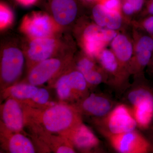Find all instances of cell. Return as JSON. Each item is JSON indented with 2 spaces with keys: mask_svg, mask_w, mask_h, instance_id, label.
I'll list each match as a JSON object with an SVG mask.
<instances>
[{
  "mask_svg": "<svg viewBox=\"0 0 153 153\" xmlns=\"http://www.w3.org/2000/svg\"><path fill=\"white\" fill-rule=\"evenodd\" d=\"M59 26L53 18L42 13H33L23 19L21 30L31 39L52 37Z\"/></svg>",
  "mask_w": 153,
  "mask_h": 153,
  "instance_id": "cell-6",
  "label": "cell"
},
{
  "mask_svg": "<svg viewBox=\"0 0 153 153\" xmlns=\"http://www.w3.org/2000/svg\"><path fill=\"white\" fill-rule=\"evenodd\" d=\"M38 88L29 83L16 84L9 88V93L14 98L19 100L32 99L37 92Z\"/></svg>",
  "mask_w": 153,
  "mask_h": 153,
  "instance_id": "cell-22",
  "label": "cell"
},
{
  "mask_svg": "<svg viewBox=\"0 0 153 153\" xmlns=\"http://www.w3.org/2000/svg\"><path fill=\"white\" fill-rule=\"evenodd\" d=\"M25 63V55L16 46L4 48L1 57V77L2 82L10 85L21 76Z\"/></svg>",
  "mask_w": 153,
  "mask_h": 153,
  "instance_id": "cell-7",
  "label": "cell"
},
{
  "mask_svg": "<svg viewBox=\"0 0 153 153\" xmlns=\"http://www.w3.org/2000/svg\"><path fill=\"white\" fill-rule=\"evenodd\" d=\"M49 94L47 89L38 88L37 92L32 98L33 101L39 104H46L49 100Z\"/></svg>",
  "mask_w": 153,
  "mask_h": 153,
  "instance_id": "cell-25",
  "label": "cell"
},
{
  "mask_svg": "<svg viewBox=\"0 0 153 153\" xmlns=\"http://www.w3.org/2000/svg\"><path fill=\"white\" fill-rule=\"evenodd\" d=\"M71 141L79 150L88 151L97 148L99 140L90 129L83 124H79L68 134Z\"/></svg>",
  "mask_w": 153,
  "mask_h": 153,
  "instance_id": "cell-19",
  "label": "cell"
},
{
  "mask_svg": "<svg viewBox=\"0 0 153 153\" xmlns=\"http://www.w3.org/2000/svg\"><path fill=\"white\" fill-rule=\"evenodd\" d=\"M149 66H150L151 69H152V70L153 71V55L152 57V60H151Z\"/></svg>",
  "mask_w": 153,
  "mask_h": 153,
  "instance_id": "cell-29",
  "label": "cell"
},
{
  "mask_svg": "<svg viewBox=\"0 0 153 153\" xmlns=\"http://www.w3.org/2000/svg\"><path fill=\"white\" fill-rule=\"evenodd\" d=\"M106 134H115L135 129L137 123L131 109L124 104L118 105L104 118Z\"/></svg>",
  "mask_w": 153,
  "mask_h": 153,
  "instance_id": "cell-9",
  "label": "cell"
},
{
  "mask_svg": "<svg viewBox=\"0 0 153 153\" xmlns=\"http://www.w3.org/2000/svg\"><path fill=\"white\" fill-rule=\"evenodd\" d=\"M9 152L12 153H34L33 143L24 135L16 132L10 137L8 143Z\"/></svg>",
  "mask_w": 153,
  "mask_h": 153,
  "instance_id": "cell-21",
  "label": "cell"
},
{
  "mask_svg": "<svg viewBox=\"0 0 153 153\" xmlns=\"http://www.w3.org/2000/svg\"><path fill=\"white\" fill-rule=\"evenodd\" d=\"M84 1L88 2H91L97 3L98 1L99 0H84Z\"/></svg>",
  "mask_w": 153,
  "mask_h": 153,
  "instance_id": "cell-30",
  "label": "cell"
},
{
  "mask_svg": "<svg viewBox=\"0 0 153 153\" xmlns=\"http://www.w3.org/2000/svg\"><path fill=\"white\" fill-rule=\"evenodd\" d=\"M88 86L85 77L75 66L57 79L56 92L61 100L82 99L86 96Z\"/></svg>",
  "mask_w": 153,
  "mask_h": 153,
  "instance_id": "cell-5",
  "label": "cell"
},
{
  "mask_svg": "<svg viewBox=\"0 0 153 153\" xmlns=\"http://www.w3.org/2000/svg\"><path fill=\"white\" fill-rule=\"evenodd\" d=\"M82 22L78 27V42L84 53L97 60L119 32L102 27L94 22Z\"/></svg>",
  "mask_w": 153,
  "mask_h": 153,
  "instance_id": "cell-1",
  "label": "cell"
},
{
  "mask_svg": "<svg viewBox=\"0 0 153 153\" xmlns=\"http://www.w3.org/2000/svg\"><path fill=\"white\" fill-rule=\"evenodd\" d=\"M91 16L93 22L96 25L114 31H126L127 27L130 26L124 19L120 11L107 10L98 2L96 3L92 7Z\"/></svg>",
  "mask_w": 153,
  "mask_h": 153,
  "instance_id": "cell-13",
  "label": "cell"
},
{
  "mask_svg": "<svg viewBox=\"0 0 153 153\" xmlns=\"http://www.w3.org/2000/svg\"><path fill=\"white\" fill-rule=\"evenodd\" d=\"M97 60L106 74L107 83L117 88L127 84L131 74L120 64L111 49H103Z\"/></svg>",
  "mask_w": 153,
  "mask_h": 153,
  "instance_id": "cell-10",
  "label": "cell"
},
{
  "mask_svg": "<svg viewBox=\"0 0 153 153\" xmlns=\"http://www.w3.org/2000/svg\"><path fill=\"white\" fill-rule=\"evenodd\" d=\"M45 129L52 133L68 134L82 123L80 113L76 108L65 104H56L47 108L41 118Z\"/></svg>",
  "mask_w": 153,
  "mask_h": 153,
  "instance_id": "cell-2",
  "label": "cell"
},
{
  "mask_svg": "<svg viewBox=\"0 0 153 153\" xmlns=\"http://www.w3.org/2000/svg\"><path fill=\"white\" fill-rule=\"evenodd\" d=\"M13 20V12L9 7L4 4L0 6V28L3 30L12 25Z\"/></svg>",
  "mask_w": 153,
  "mask_h": 153,
  "instance_id": "cell-24",
  "label": "cell"
},
{
  "mask_svg": "<svg viewBox=\"0 0 153 153\" xmlns=\"http://www.w3.org/2000/svg\"><path fill=\"white\" fill-rule=\"evenodd\" d=\"M131 27L137 28L153 38V16L138 18L134 20Z\"/></svg>",
  "mask_w": 153,
  "mask_h": 153,
  "instance_id": "cell-23",
  "label": "cell"
},
{
  "mask_svg": "<svg viewBox=\"0 0 153 153\" xmlns=\"http://www.w3.org/2000/svg\"><path fill=\"white\" fill-rule=\"evenodd\" d=\"M138 85L128 94V100L132 105L133 114L140 128H148L153 119V93L149 88Z\"/></svg>",
  "mask_w": 153,
  "mask_h": 153,
  "instance_id": "cell-4",
  "label": "cell"
},
{
  "mask_svg": "<svg viewBox=\"0 0 153 153\" xmlns=\"http://www.w3.org/2000/svg\"><path fill=\"white\" fill-rule=\"evenodd\" d=\"M131 27L134 51L130 74L138 79L142 78L145 68L150 63L153 55V38L139 29Z\"/></svg>",
  "mask_w": 153,
  "mask_h": 153,
  "instance_id": "cell-3",
  "label": "cell"
},
{
  "mask_svg": "<svg viewBox=\"0 0 153 153\" xmlns=\"http://www.w3.org/2000/svg\"><path fill=\"white\" fill-rule=\"evenodd\" d=\"M111 145L117 152L122 153H144L151 149L149 142L137 131L107 135Z\"/></svg>",
  "mask_w": 153,
  "mask_h": 153,
  "instance_id": "cell-8",
  "label": "cell"
},
{
  "mask_svg": "<svg viewBox=\"0 0 153 153\" xmlns=\"http://www.w3.org/2000/svg\"><path fill=\"white\" fill-rule=\"evenodd\" d=\"M95 59L83 53L76 59V68L83 75L88 85L95 86L102 82L107 83L108 77L100 65H97Z\"/></svg>",
  "mask_w": 153,
  "mask_h": 153,
  "instance_id": "cell-17",
  "label": "cell"
},
{
  "mask_svg": "<svg viewBox=\"0 0 153 153\" xmlns=\"http://www.w3.org/2000/svg\"><path fill=\"white\" fill-rule=\"evenodd\" d=\"M16 1L22 5L29 6L35 4L37 0H16Z\"/></svg>",
  "mask_w": 153,
  "mask_h": 153,
  "instance_id": "cell-28",
  "label": "cell"
},
{
  "mask_svg": "<svg viewBox=\"0 0 153 153\" xmlns=\"http://www.w3.org/2000/svg\"><path fill=\"white\" fill-rule=\"evenodd\" d=\"M146 2V0H121V13L130 27L132 22L142 12Z\"/></svg>",
  "mask_w": 153,
  "mask_h": 153,
  "instance_id": "cell-20",
  "label": "cell"
},
{
  "mask_svg": "<svg viewBox=\"0 0 153 153\" xmlns=\"http://www.w3.org/2000/svg\"><path fill=\"white\" fill-rule=\"evenodd\" d=\"M60 41L54 36L31 39L26 49L28 62L33 66L52 57L60 49Z\"/></svg>",
  "mask_w": 153,
  "mask_h": 153,
  "instance_id": "cell-11",
  "label": "cell"
},
{
  "mask_svg": "<svg viewBox=\"0 0 153 153\" xmlns=\"http://www.w3.org/2000/svg\"><path fill=\"white\" fill-rule=\"evenodd\" d=\"M2 118L4 124L11 131L19 132L24 127L23 111L19 102L10 98L3 105Z\"/></svg>",
  "mask_w": 153,
  "mask_h": 153,
  "instance_id": "cell-18",
  "label": "cell"
},
{
  "mask_svg": "<svg viewBox=\"0 0 153 153\" xmlns=\"http://www.w3.org/2000/svg\"><path fill=\"white\" fill-rule=\"evenodd\" d=\"M48 7L52 18L59 26L73 24L80 13L79 0H49Z\"/></svg>",
  "mask_w": 153,
  "mask_h": 153,
  "instance_id": "cell-12",
  "label": "cell"
},
{
  "mask_svg": "<svg viewBox=\"0 0 153 153\" xmlns=\"http://www.w3.org/2000/svg\"><path fill=\"white\" fill-rule=\"evenodd\" d=\"M114 102L104 94H92L82 98L78 107L79 112L96 117L104 118L113 109Z\"/></svg>",
  "mask_w": 153,
  "mask_h": 153,
  "instance_id": "cell-15",
  "label": "cell"
},
{
  "mask_svg": "<svg viewBox=\"0 0 153 153\" xmlns=\"http://www.w3.org/2000/svg\"><path fill=\"white\" fill-rule=\"evenodd\" d=\"M63 62L60 58L51 57L34 65L28 76L29 83L38 86L49 81L60 71Z\"/></svg>",
  "mask_w": 153,
  "mask_h": 153,
  "instance_id": "cell-14",
  "label": "cell"
},
{
  "mask_svg": "<svg viewBox=\"0 0 153 153\" xmlns=\"http://www.w3.org/2000/svg\"><path fill=\"white\" fill-rule=\"evenodd\" d=\"M109 45L111 50L120 63L131 74V64L134 51L133 40L132 36L126 31L119 32L115 36Z\"/></svg>",
  "mask_w": 153,
  "mask_h": 153,
  "instance_id": "cell-16",
  "label": "cell"
},
{
  "mask_svg": "<svg viewBox=\"0 0 153 153\" xmlns=\"http://www.w3.org/2000/svg\"><path fill=\"white\" fill-rule=\"evenodd\" d=\"M151 140H152V141H151V142L152 143V144L153 145V131L152 132V136H151Z\"/></svg>",
  "mask_w": 153,
  "mask_h": 153,
  "instance_id": "cell-31",
  "label": "cell"
},
{
  "mask_svg": "<svg viewBox=\"0 0 153 153\" xmlns=\"http://www.w3.org/2000/svg\"><path fill=\"white\" fill-rule=\"evenodd\" d=\"M107 10L120 11L121 0H99L97 2Z\"/></svg>",
  "mask_w": 153,
  "mask_h": 153,
  "instance_id": "cell-26",
  "label": "cell"
},
{
  "mask_svg": "<svg viewBox=\"0 0 153 153\" xmlns=\"http://www.w3.org/2000/svg\"><path fill=\"white\" fill-rule=\"evenodd\" d=\"M149 16H153V0H146L142 12L137 19Z\"/></svg>",
  "mask_w": 153,
  "mask_h": 153,
  "instance_id": "cell-27",
  "label": "cell"
}]
</instances>
